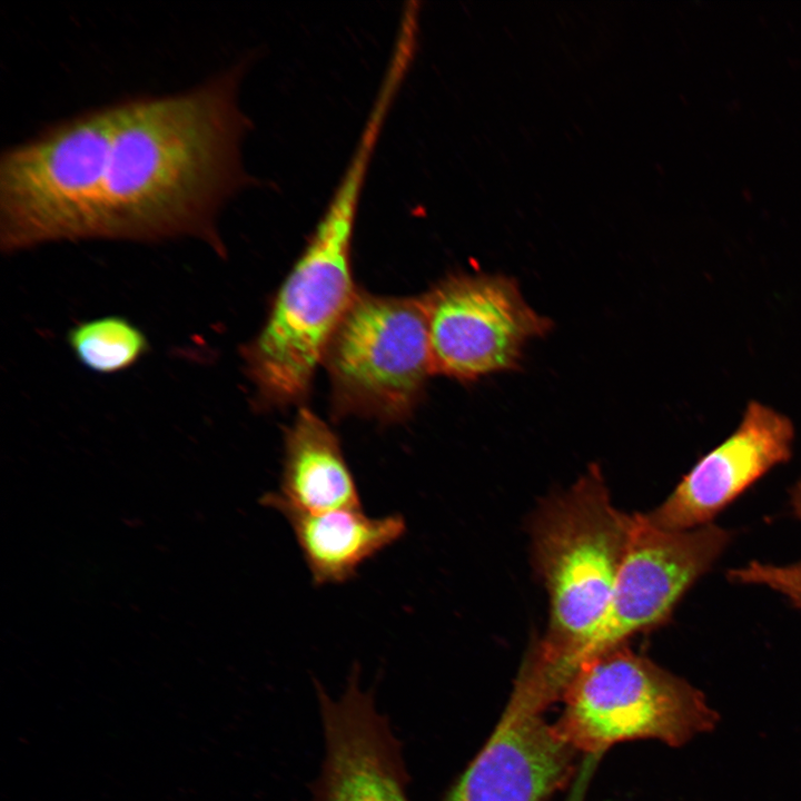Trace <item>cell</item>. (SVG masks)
Returning a JSON list of instances; mask_svg holds the SVG:
<instances>
[{"instance_id":"1","label":"cell","mask_w":801,"mask_h":801,"mask_svg":"<svg viewBox=\"0 0 801 801\" xmlns=\"http://www.w3.org/2000/svg\"><path fill=\"white\" fill-rule=\"evenodd\" d=\"M238 63L191 89L112 103L92 239L191 237L219 256L217 218L251 178L240 146L250 127L238 105Z\"/></svg>"},{"instance_id":"2","label":"cell","mask_w":801,"mask_h":801,"mask_svg":"<svg viewBox=\"0 0 801 801\" xmlns=\"http://www.w3.org/2000/svg\"><path fill=\"white\" fill-rule=\"evenodd\" d=\"M374 149L359 144L304 250L275 295L257 335L241 348L257 402L303 400L357 290L352 245Z\"/></svg>"},{"instance_id":"3","label":"cell","mask_w":801,"mask_h":801,"mask_svg":"<svg viewBox=\"0 0 801 801\" xmlns=\"http://www.w3.org/2000/svg\"><path fill=\"white\" fill-rule=\"evenodd\" d=\"M633 515L617 510L596 465L547 501L532 530L548 623L526 657L565 688L567 664L602 617L626 556Z\"/></svg>"},{"instance_id":"4","label":"cell","mask_w":801,"mask_h":801,"mask_svg":"<svg viewBox=\"0 0 801 801\" xmlns=\"http://www.w3.org/2000/svg\"><path fill=\"white\" fill-rule=\"evenodd\" d=\"M112 103L55 122L0 158V246L8 254L91 240Z\"/></svg>"},{"instance_id":"5","label":"cell","mask_w":801,"mask_h":801,"mask_svg":"<svg viewBox=\"0 0 801 801\" xmlns=\"http://www.w3.org/2000/svg\"><path fill=\"white\" fill-rule=\"evenodd\" d=\"M561 700L557 732L593 756L631 740L678 746L718 722L699 690L625 644L584 662Z\"/></svg>"},{"instance_id":"6","label":"cell","mask_w":801,"mask_h":801,"mask_svg":"<svg viewBox=\"0 0 801 801\" xmlns=\"http://www.w3.org/2000/svg\"><path fill=\"white\" fill-rule=\"evenodd\" d=\"M323 364L339 414L398 422L434 374L421 298L357 293Z\"/></svg>"},{"instance_id":"7","label":"cell","mask_w":801,"mask_h":801,"mask_svg":"<svg viewBox=\"0 0 801 801\" xmlns=\"http://www.w3.org/2000/svg\"><path fill=\"white\" fill-rule=\"evenodd\" d=\"M421 300L434 373L463 382L516 368L525 345L551 328L506 276L452 275Z\"/></svg>"},{"instance_id":"8","label":"cell","mask_w":801,"mask_h":801,"mask_svg":"<svg viewBox=\"0 0 801 801\" xmlns=\"http://www.w3.org/2000/svg\"><path fill=\"white\" fill-rule=\"evenodd\" d=\"M714 524L666 531L634 514L626 556L607 606L567 664L568 682L586 661L664 623L730 541Z\"/></svg>"},{"instance_id":"9","label":"cell","mask_w":801,"mask_h":801,"mask_svg":"<svg viewBox=\"0 0 801 801\" xmlns=\"http://www.w3.org/2000/svg\"><path fill=\"white\" fill-rule=\"evenodd\" d=\"M557 700L520 671L494 732L444 801H548L568 781L577 753L545 718Z\"/></svg>"},{"instance_id":"10","label":"cell","mask_w":801,"mask_h":801,"mask_svg":"<svg viewBox=\"0 0 801 801\" xmlns=\"http://www.w3.org/2000/svg\"><path fill=\"white\" fill-rule=\"evenodd\" d=\"M324 758L313 801H411L400 741L354 666L338 696L315 682Z\"/></svg>"},{"instance_id":"11","label":"cell","mask_w":801,"mask_h":801,"mask_svg":"<svg viewBox=\"0 0 801 801\" xmlns=\"http://www.w3.org/2000/svg\"><path fill=\"white\" fill-rule=\"evenodd\" d=\"M793 437L788 417L750 402L735 432L702 457L647 518L675 532L710 524L753 482L790 458Z\"/></svg>"},{"instance_id":"12","label":"cell","mask_w":801,"mask_h":801,"mask_svg":"<svg viewBox=\"0 0 801 801\" xmlns=\"http://www.w3.org/2000/svg\"><path fill=\"white\" fill-rule=\"evenodd\" d=\"M263 503L289 523L316 585L354 578L362 564L406 532L400 515L369 517L362 508L306 512L284 503L276 493H267Z\"/></svg>"},{"instance_id":"13","label":"cell","mask_w":801,"mask_h":801,"mask_svg":"<svg viewBox=\"0 0 801 801\" xmlns=\"http://www.w3.org/2000/svg\"><path fill=\"white\" fill-rule=\"evenodd\" d=\"M276 495L297 510L313 513L362 508L337 435L308 408H300L286 429L280 492Z\"/></svg>"},{"instance_id":"14","label":"cell","mask_w":801,"mask_h":801,"mask_svg":"<svg viewBox=\"0 0 801 801\" xmlns=\"http://www.w3.org/2000/svg\"><path fill=\"white\" fill-rule=\"evenodd\" d=\"M66 342L81 366L101 375L127 370L150 352L144 330L119 315L79 322L68 330Z\"/></svg>"},{"instance_id":"15","label":"cell","mask_w":801,"mask_h":801,"mask_svg":"<svg viewBox=\"0 0 801 801\" xmlns=\"http://www.w3.org/2000/svg\"><path fill=\"white\" fill-rule=\"evenodd\" d=\"M728 577L738 583L769 586L801 609V561L785 566L751 562L729 571Z\"/></svg>"},{"instance_id":"16","label":"cell","mask_w":801,"mask_h":801,"mask_svg":"<svg viewBox=\"0 0 801 801\" xmlns=\"http://www.w3.org/2000/svg\"><path fill=\"white\" fill-rule=\"evenodd\" d=\"M791 502L794 514L801 521V479L797 483L792 491Z\"/></svg>"}]
</instances>
